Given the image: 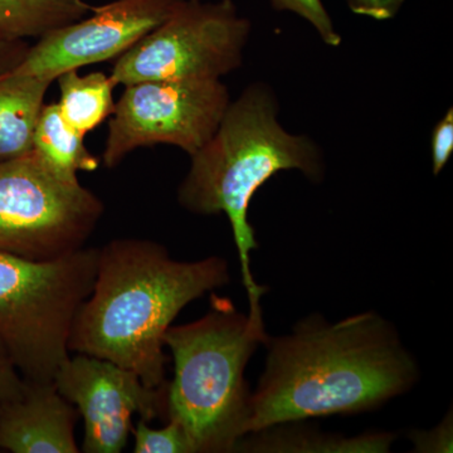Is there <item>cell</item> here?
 <instances>
[{
	"instance_id": "cell-1",
	"label": "cell",
	"mask_w": 453,
	"mask_h": 453,
	"mask_svg": "<svg viewBox=\"0 0 453 453\" xmlns=\"http://www.w3.org/2000/svg\"><path fill=\"white\" fill-rule=\"evenodd\" d=\"M252 390L249 432L277 423L380 410L421 380L416 357L392 321L365 311L332 323L314 314L267 335Z\"/></svg>"
},
{
	"instance_id": "cell-2",
	"label": "cell",
	"mask_w": 453,
	"mask_h": 453,
	"mask_svg": "<svg viewBox=\"0 0 453 453\" xmlns=\"http://www.w3.org/2000/svg\"><path fill=\"white\" fill-rule=\"evenodd\" d=\"M229 282L220 256L178 261L153 241L113 240L98 249L96 280L74 319L70 351L110 360L163 388L164 335L192 301Z\"/></svg>"
},
{
	"instance_id": "cell-3",
	"label": "cell",
	"mask_w": 453,
	"mask_h": 453,
	"mask_svg": "<svg viewBox=\"0 0 453 453\" xmlns=\"http://www.w3.org/2000/svg\"><path fill=\"white\" fill-rule=\"evenodd\" d=\"M188 174L178 188V202L196 216L226 214L231 225L249 311L262 314L266 286L255 281L251 253L258 249L249 219L259 188L285 170H299L309 180L325 177L324 155L314 140L283 129L279 101L267 83L256 82L231 101L211 136L190 157Z\"/></svg>"
},
{
	"instance_id": "cell-4",
	"label": "cell",
	"mask_w": 453,
	"mask_h": 453,
	"mask_svg": "<svg viewBox=\"0 0 453 453\" xmlns=\"http://www.w3.org/2000/svg\"><path fill=\"white\" fill-rule=\"evenodd\" d=\"M211 297L207 314L172 325L164 335L174 360L166 417L186 428L196 453H231L249 432L252 390L246 368L268 334L264 316Z\"/></svg>"
},
{
	"instance_id": "cell-5",
	"label": "cell",
	"mask_w": 453,
	"mask_h": 453,
	"mask_svg": "<svg viewBox=\"0 0 453 453\" xmlns=\"http://www.w3.org/2000/svg\"><path fill=\"white\" fill-rule=\"evenodd\" d=\"M97 264L94 247L49 261L0 252V339L26 381L55 383Z\"/></svg>"
},
{
	"instance_id": "cell-6",
	"label": "cell",
	"mask_w": 453,
	"mask_h": 453,
	"mask_svg": "<svg viewBox=\"0 0 453 453\" xmlns=\"http://www.w3.org/2000/svg\"><path fill=\"white\" fill-rule=\"evenodd\" d=\"M105 205L35 151L0 162V252L49 261L85 247Z\"/></svg>"
},
{
	"instance_id": "cell-7",
	"label": "cell",
	"mask_w": 453,
	"mask_h": 453,
	"mask_svg": "<svg viewBox=\"0 0 453 453\" xmlns=\"http://www.w3.org/2000/svg\"><path fill=\"white\" fill-rule=\"evenodd\" d=\"M251 22L234 0H184L174 13L116 58V85L165 80L213 81L243 62Z\"/></svg>"
},
{
	"instance_id": "cell-8",
	"label": "cell",
	"mask_w": 453,
	"mask_h": 453,
	"mask_svg": "<svg viewBox=\"0 0 453 453\" xmlns=\"http://www.w3.org/2000/svg\"><path fill=\"white\" fill-rule=\"evenodd\" d=\"M229 104L220 80L125 86L109 122L104 165L116 168L131 151L157 144L177 146L193 157L214 135Z\"/></svg>"
},
{
	"instance_id": "cell-9",
	"label": "cell",
	"mask_w": 453,
	"mask_h": 453,
	"mask_svg": "<svg viewBox=\"0 0 453 453\" xmlns=\"http://www.w3.org/2000/svg\"><path fill=\"white\" fill-rule=\"evenodd\" d=\"M55 384L85 422V453L121 452L129 441L135 413L148 423L166 416L168 383L163 388H150L136 372L101 357L70 356Z\"/></svg>"
},
{
	"instance_id": "cell-10",
	"label": "cell",
	"mask_w": 453,
	"mask_h": 453,
	"mask_svg": "<svg viewBox=\"0 0 453 453\" xmlns=\"http://www.w3.org/2000/svg\"><path fill=\"white\" fill-rule=\"evenodd\" d=\"M184 0H112L38 40L17 73L55 81L59 74L119 58L162 25Z\"/></svg>"
},
{
	"instance_id": "cell-11",
	"label": "cell",
	"mask_w": 453,
	"mask_h": 453,
	"mask_svg": "<svg viewBox=\"0 0 453 453\" xmlns=\"http://www.w3.org/2000/svg\"><path fill=\"white\" fill-rule=\"evenodd\" d=\"M80 414L55 383L26 381L22 396L0 412V449L14 453H77Z\"/></svg>"
},
{
	"instance_id": "cell-12",
	"label": "cell",
	"mask_w": 453,
	"mask_h": 453,
	"mask_svg": "<svg viewBox=\"0 0 453 453\" xmlns=\"http://www.w3.org/2000/svg\"><path fill=\"white\" fill-rule=\"evenodd\" d=\"M392 432H365L357 436L326 434L303 421L283 422L250 432L235 452L247 453H387L395 441Z\"/></svg>"
},
{
	"instance_id": "cell-13",
	"label": "cell",
	"mask_w": 453,
	"mask_h": 453,
	"mask_svg": "<svg viewBox=\"0 0 453 453\" xmlns=\"http://www.w3.org/2000/svg\"><path fill=\"white\" fill-rule=\"evenodd\" d=\"M52 82L16 70L0 74V162L32 150L35 125Z\"/></svg>"
},
{
	"instance_id": "cell-14",
	"label": "cell",
	"mask_w": 453,
	"mask_h": 453,
	"mask_svg": "<svg viewBox=\"0 0 453 453\" xmlns=\"http://www.w3.org/2000/svg\"><path fill=\"white\" fill-rule=\"evenodd\" d=\"M32 150L50 168L67 179H79L80 170L94 172L100 165V160L86 148L85 135L67 124L57 103L42 109Z\"/></svg>"
},
{
	"instance_id": "cell-15",
	"label": "cell",
	"mask_w": 453,
	"mask_h": 453,
	"mask_svg": "<svg viewBox=\"0 0 453 453\" xmlns=\"http://www.w3.org/2000/svg\"><path fill=\"white\" fill-rule=\"evenodd\" d=\"M86 0H0V38H40L88 16Z\"/></svg>"
},
{
	"instance_id": "cell-16",
	"label": "cell",
	"mask_w": 453,
	"mask_h": 453,
	"mask_svg": "<svg viewBox=\"0 0 453 453\" xmlns=\"http://www.w3.org/2000/svg\"><path fill=\"white\" fill-rule=\"evenodd\" d=\"M59 110L67 124L79 133L96 129L113 111L115 83L103 73L81 76L79 70L59 74Z\"/></svg>"
},
{
	"instance_id": "cell-17",
	"label": "cell",
	"mask_w": 453,
	"mask_h": 453,
	"mask_svg": "<svg viewBox=\"0 0 453 453\" xmlns=\"http://www.w3.org/2000/svg\"><path fill=\"white\" fill-rule=\"evenodd\" d=\"M131 434L135 438V453H196L186 428L173 418L159 429L149 427L148 422L140 419Z\"/></svg>"
},
{
	"instance_id": "cell-18",
	"label": "cell",
	"mask_w": 453,
	"mask_h": 453,
	"mask_svg": "<svg viewBox=\"0 0 453 453\" xmlns=\"http://www.w3.org/2000/svg\"><path fill=\"white\" fill-rule=\"evenodd\" d=\"M273 9L279 12H291L314 27L324 43L329 47H339L342 35L334 27L329 12L324 7L323 0H271Z\"/></svg>"
},
{
	"instance_id": "cell-19",
	"label": "cell",
	"mask_w": 453,
	"mask_h": 453,
	"mask_svg": "<svg viewBox=\"0 0 453 453\" xmlns=\"http://www.w3.org/2000/svg\"><path fill=\"white\" fill-rule=\"evenodd\" d=\"M408 440L417 453H451L453 451L452 410L442 421L431 429H414L408 434Z\"/></svg>"
},
{
	"instance_id": "cell-20",
	"label": "cell",
	"mask_w": 453,
	"mask_h": 453,
	"mask_svg": "<svg viewBox=\"0 0 453 453\" xmlns=\"http://www.w3.org/2000/svg\"><path fill=\"white\" fill-rule=\"evenodd\" d=\"M25 390V378L18 371L11 353L0 339V412L12 402L22 396Z\"/></svg>"
},
{
	"instance_id": "cell-21",
	"label": "cell",
	"mask_w": 453,
	"mask_h": 453,
	"mask_svg": "<svg viewBox=\"0 0 453 453\" xmlns=\"http://www.w3.org/2000/svg\"><path fill=\"white\" fill-rule=\"evenodd\" d=\"M453 153V110L449 107L434 125L431 138L432 170L438 175L451 159Z\"/></svg>"
},
{
	"instance_id": "cell-22",
	"label": "cell",
	"mask_w": 453,
	"mask_h": 453,
	"mask_svg": "<svg viewBox=\"0 0 453 453\" xmlns=\"http://www.w3.org/2000/svg\"><path fill=\"white\" fill-rule=\"evenodd\" d=\"M405 0H347L349 9L357 16L389 20L399 13Z\"/></svg>"
},
{
	"instance_id": "cell-23",
	"label": "cell",
	"mask_w": 453,
	"mask_h": 453,
	"mask_svg": "<svg viewBox=\"0 0 453 453\" xmlns=\"http://www.w3.org/2000/svg\"><path fill=\"white\" fill-rule=\"evenodd\" d=\"M26 41H8L0 38V74L13 71L28 52Z\"/></svg>"
}]
</instances>
